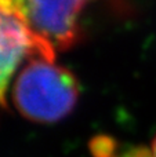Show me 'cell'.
Instances as JSON below:
<instances>
[{"label":"cell","instance_id":"6da1fadb","mask_svg":"<svg viewBox=\"0 0 156 157\" xmlns=\"http://www.w3.org/2000/svg\"><path fill=\"white\" fill-rule=\"evenodd\" d=\"M76 77L55 61L33 57L14 83L13 99L30 121L55 123L75 109L80 91Z\"/></svg>","mask_w":156,"mask_h":157},{"label":"cell","instance_id":"7a4b0ae2","mask_svg":"<svg viewBox=\"0 0 156 157\" xmlns=\"http://www.w3.org/2000/svg\"><path fill=\"white\" fill-rule=\"evenodd\" d=\"M93 0H0V11L15 18L39 44L44 58L55 61L80 35V15Z\"/></svg>","mask_w":156,"mask_h":157},{"label":"cell","instance_id":"3957f363","mask_svg":"<svg viewBox=\"0 0 156 157\" xmlns=\"http://www.w3.org/2000/svg\"><path fill=\"white\" fill-rule=\"evenodd\" d=\"M33 57L44 58L35 39L15 18L0 11V106L6 108V92L19 63Z\"/></svg>","mask_w":156,"mask_h":157},{"label":"cell","instance_id":"277c9868","mask_svg":"<svg viewBox=\"0 0 156 157\" xmlns=\"http://www.w3.org/2000/svg\"><path fill=\"white\" fill-rule=\"evenodd\" d=\"M91 153L94 157H154L145 147H124L119 149V145L109 136H97L91 142Z\"/></svg>","mask_w":156,"mask_h":157},{"label":"cell","instance_id":"5b68a950","mask_svg":"<svg viewBox=\"0 0 156 157\" xmlns=\"http://www.w3.org/2000/svg\"><path fill=\"white\" fill-rule=\"evenodd\" d=\"M151 153H152V156H154V157H156V136H155L154 142H152V149H151Z\"/></svg>","mask_w":156,"mask_h":157}]
</instances>
